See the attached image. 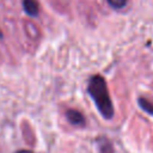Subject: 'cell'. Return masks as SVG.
Returning a JSON list of instances; mask_svg holds the SVG:
<instances>
[{"mask_svg": "<svg viewBox=\"0 0 153 153\" xmlns=\"http://www.w3.org/2000/svg\"><path fill=\"white\" fill-rule=\"evenodd\" d=\"M16 153H33V152L32 151H29V149H19Z\"/></svg>", "mask_w": 153, "mask_h": 153, "instance_id": "7", "label": "cell"}, {"mask_svg": "<svg viewBox=\"0 0 153 153\" xmlns=\"http://www.w3.org/2000/svg\"><path fill=\"white\" fill-rule=\"evenodd\" d=\"M87 92L91 96V98L94 102V105L97 106L100 115L110 120L114 117V105L108 91L106 81L102 75H93L88 80L87 85Z\"/></svg>", "mask_w": 153, "mask_h": 153, "instance_id": "1", "label": "cell"}, {"mask_svg": "<svg viewBox=\"0 0 153 153\" xmlns=\"http://www.w3.org/2000/svg\"><path fill=\"white\" fill-rule=\"evenodd\" d=\"M98 146H99V152L100 153H114L112 145L106 137H102L98 141Z\"/></svg>", "mask_w": 153, "mask_h": 153, "instance_id": "4", "label": "cell"}, {"mask_svg": "<svg viewBox=\"0 0 153 153\" xmlns=\"http://www.w3.org/2000/svg\"><path fill=\"white\" fill-rule=\"evenodd\" d=\"M23 8L25 13L31 17H36L39 11L38 2L36 0H23Z\"/></svg>", "mask_w": 153, "mask_h": 153, "instance_id": "3", "label": "cell"}, {"mask_svg": "<svg viewBox=\"0 0 153 153\" xmlns=\"http://www.w3.org/2000/svg\"><path fill=\"white\" fill-rule=\"evenodd\" d=\"M137 103H139V106L147 114L152 115L153 116V102L149 100V99H146V98H139L137 99Z\"/></svg>", "mask_w": 153, "mask_h": 153, "instance_id": "5", "label": "cell"}, {"mask_svg": "<svg viewBox=\"0 0 153 153\" xmlns=\"http://www.w3.org/2000/svg\"><path fill=\"white\" fill-rule=\"evenodd\" d=\"M106 2L115 10H121L127 5V0H106Z\"/></svg>", "mask_w": 153, "mask_h": 153, "instance_id": "6", "label": "cell"}, {"mask_svg": "<svg viewBox=\"0 0 153 153\" xmlns=\"http://www.w3.org/2000/svg\"><path fill=\"white\" fill-rule=\"evenodd\" d=\"M66 117H67L68 122L73 126H76V127H84L85 126L84 115L75 109H68L66 111Z\"/></svg>", "mask_w": 153, "mask_h": 153, "instance_id": "2", "label": "cell"}]
</instances>
